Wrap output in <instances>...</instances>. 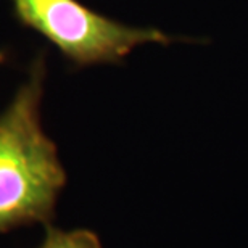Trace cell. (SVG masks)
<instances>
[{
  "label": "cell",
  "instance_id": "obj_1",
  "mask_svg": "<svg viewBox=\"0 0 248 248\" xmlns=\"http://www.w3.org/2000/svg\"><path fill=\"white\" fill-rule=\"evenodd\" d=\"M28 76L0 113V234L34 224L50 226L66 186L58 148L41 123L44 53L32 62Z\"/></svg>",
  "mask_w": 248,
  "mask_h": 248
},
{
  "label": "cell",
  "instance_id": "obj_4",
  "mask_svg": "<svg viewBox=\"0 0 248 248\" xmlns=\"http://www.w3.org/2000/svg\"><path fill=\"white\" fill-rule=\"evenodd\" d=\"M7 58H8V53H7V52H3V50H0V64L7 62Z\"/></svg>",
  "mask_w": 248,
  "mask_h": 248
},
{
  "label": "cell",
  "instance_id": "obj_3",
  "mask_svg": "<svg viewBox=\"0 0 248 248\" xmlns=\"http://www.w3.org/2000/svg\"><path fill=\"white\" fill-rule=\"evenodd\" d=\"M39 248H102V242L95 232L89 229L62 231L47 226L46 239Z\"/></svg>",
  "mask_w": 248,
  "mask_h": 248
},
{
  "label": "cell",
  "instance_id": "obj_2",
  "mask_svg": "<svg viewBox=\"0 0 248 248\" xmlns=\"http://www.w3.org/2000/svg\"><path fill=\"white\" fill-rule=\"evenodd\" d=\"M15 19L52 42L74 66L121 63L148 42L168 46L172 37L155 28H132L87 8L79 0H10Z\"/></svg>",
  "mask_w": 248,
  "mask_h": 248
}]
</instances>
